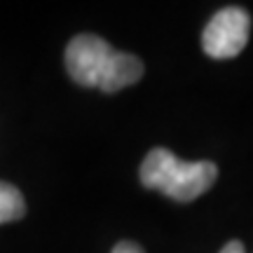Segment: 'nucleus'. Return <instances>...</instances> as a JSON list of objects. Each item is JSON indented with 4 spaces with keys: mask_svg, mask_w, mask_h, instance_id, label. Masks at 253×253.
Instances as JSON below:
<instances>
[{
    "mask_svg": "<svg viewBox=\"0 0 253 253\" xmlns=\"http://www.w3.org/2000/svg\"><path fill=\"white\" fill-rule=\"evenodd\" d=\"M24 213H26V202L19 188H14L12 183L0 181V225L19 220L24 218Z\"/></svg>",
    "mask_w": 253,
    "mask_h": 253,
    "instance_id": "4",
    "label": "nucleus"
},
{
    "mask_svg": "<svg viewBox=\"0 0 253 253\" xmlns=\"http://www.w3.org/2000/svg\"><path fill=\"white\" fill-rule=\"evenodd\" d=\"M218 178L213 162H183L171 150L155 148L141 164V183L145 188L164 192L176 202H192L202 197Z\"/></svg>",
    "mask_w": 253,
    "mask_h": 253,
    "instance_id": "2",
    "label": "nucleus"
},
{
    "mask_svg": "<svg viewBox=\"0 0 253 253\" xmlns=\"http://www.w3.org/2000/svg\"><path fill=\"white\" fill-rule=\"evenodd\" d=\"M66 71L82 87L113 94L141 80L143 63L134 54L118 52L103 38L82 33L66 47Z\"/></svg>",
    "mask_w": 253,
    "mask_h": 253,
    "instance_id": "1",
    "label": "nucleus"
},
{
    "mask_svg": "<svg viewBox=\"0 0 253 253\" xmlns=\"http://www.w3.org/2000/svg\"><path fill=\"white\" fill-rule=\"evenodd\" d=\"M251 33V17L242 7H225L207 24L202 33V47L213 59H232L242 54Z\"/></svg>",
    "mask_w": 253,
    "mask_h": 253,
    "instance_id": "3",
    "label": "nucleus"
},
{
    "mask_svg": "<svg viewBox=\"0 0 253 253\" xmlns=\"http://www.w3.org/2000/svg\"><path fill=\"white\" fill-rule=\"evenodd\" d=\"M113 253H143V249L138 244H134V242H120V244L113 249Z\"/></svg>",
    "mask_w": 253,
    "mask_h": 253,
    "instance_id": "5",
    "label": "nucleus"
},
{
    "mask_svg": "<svg viewBox=\"0 0 253 253\" xmlns=\"http://www.w3.org/2000/svg\"><path fill=\"white\" fill-rule=\"evenodd\" d=\"M220 253H246V251H244V244H242V242H230V244H225L220 249Z\"/></svg>",
    "mask_w": 253,
    "mask_h": 253,
    "instance_id": "6",
    "label": "nucleus"
}]
</instances>
